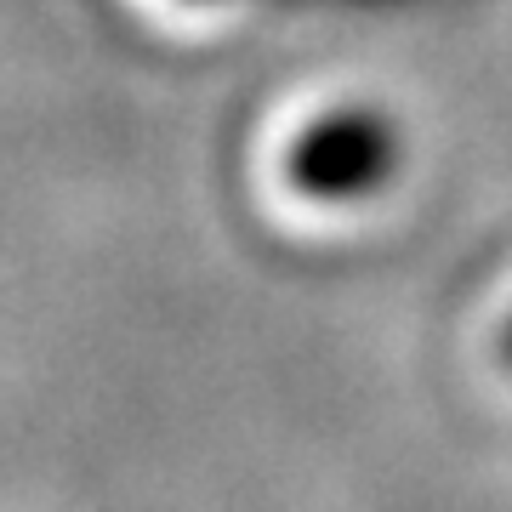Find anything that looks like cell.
Wrapping results in <instances>:
<instances>
[{
    "label": "cell",
    "mask_w": 512,
    "mask_h": 512,
    "mask_svg": "<svg viewBox=\"0 0 512 512\" xmlns=\"http://www.w3.org/2000/svg\"><path fill=\"white\" fill-rule=\"evenodd\" d=\"M501 353H507V365H512V319H507V336H501Z\"/></svg>",
    "instance_id": "obj_2"
},
{
    "label": "cell",
    "mask_w": 512,
    "mask_h": 512,
    "mask_svg": "<svg viewBox=\"0 0 512 512\" xmlns=\"http://www.w3.org/2000/svg\"><path fill=\"white\" fill-rule=\"evenodd\" d=\"M393 171H399V137L370 109H342L313 120L291 143V160H285V177L308 200H330V205L365 200Z\"/></svg>",
    "instance_id": "obj_1"
}]
</instances>
